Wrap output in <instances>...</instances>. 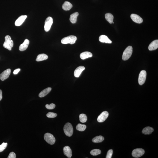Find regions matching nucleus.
I'll list each match as a JSON object with an SVG mask.
<instances>
[{"label":"nucleus","mask_w":158,"mask_h":158,"mask_svg":"<svg viewBox=\"0 0 158 158\" xmlns=\"http://www.w3.org/2000/svg\"><path fill=\"white\" fill-rule=\"evenodd\" d=\"M131 18L134 22L138 24L141 23L143 22V19L140 16L135 14H132L130 16Z\"/></svg>","instance_id":"9b49d317"},{"label":"nucleus","mask_w":158,"mask_h":158,"mask_svg":"<svg viewBox=\"0 0 158 158\" xmlns=\"http://www.w3.org/2000/svg\"><path fill=\"white\" fill-rule=\"evenodd\" d=\"M64 130L66 135L70 137L72 135L73 133V129L71 123H67L64 126Z\"/></svg>","instance_id":"7ed1b4c3"},{"label":"nucleus","mask_w":158,"mask_h":158,"mask_svg":"<svg viewBox=\"0 0 158 158\" xmlns=\"http://www.w3.org/2000/svg\"><path fill=\"white\" fill-rule=\"evenodd\" d=\"M133 53V47L129 46L126 48L123 53L122 59L123 60H128L131 57Z\"/></svg>","instance_id":"f03ea898"},{"label":"nucleus","mask_w":158,"mask_h":158,"mask_svg":"<svg viewBox=\"0 0 158 158\" xmlns=\"http://www.w3.org/2000/svg\"><path fill=\"white\" fill-rule=\"evenodd\" d=\"M105 17L107 21L110 24L112 23L113 18H114V17L112 14L110 13H108L105 14Z\"/></svg>","instance_id":"393cba45"},{"label":"nucleus","mask_w":158,"mask_h":158,"mask_svg":"<svg viewBox=\"0 0 158 158\" xmlns=\"http://www.w3.org/2000/svg\"><path fill=\"white\" fill-rule=\"evenodd\" d=\"M113 154V150H109L107 152V156H106V158H111Z\"/></svg>","instance_id":"2f4dec72"},{"label":"nucleus","mask_w":158,"mask_h":158,"mask_svg":"<svg viewBox=\"0 0 158 158\" xmlns=\"http://www.w3.org/2000/svg\"><path fill=\"white\" fill-rule=\"evenodd\" d=\"M87 126L85 125L78 124L76 126V129L80 131H84L86 130Z\"/></svg>","instance_id":"a878e982"},{"label":"nucleus","mask_w":158,"mask_h":158,"mask_svg":"<svg viewBox=\"0 0 158 158\" xmlns=\"http://www.w3.org/2000/svg\"><path fill=\"white\" fill-rule=\"evenodd\" d=\"M85 69V68L83 66H80L78 67L74 71V76L76 77H78L81 74L82 72Z\"/></svg>","instance_id":"ddd939ff"},{"label":"nucleus","mask_w":158,"mask_h":158,"mask_svg":"<svg viewBox=\"0 0 158 158\" xmlns=\"http://www.w3.org/2000/svg\"><path fill=\"white\" fill-rule=\"evenodd\" d=\"M109 113L107 111L103 112L97 118V121L99 123H102L107 119Z\"/></svg>","instance_id":"9d476101"},{"label":"nucleus","mask_w":158,"mask_h":158,"mask_svg":"<svg viewBox=\"0 0 158 158\" xmlns=\"http://www.w3.org/2000/svg\"><path fill=\"white\" fill-rule=\"evenodd\" d=\"M79 15L78 12H76L71 14L70 16V20L73 24H75L77 22V17Z\"/></svg>","instance_id":"4be33fe9"},{"label":"nucleus","mask_w":158,"mask_h":158,"mask_svg":"<svg viewBox=\"0 0 158 158\" xmlns=\"http://www.w3.org/2000/svg\"><path fill=\"white\" fill-rule=\"evenodd\" d=\"M29 43V40L28 39H26L24 40V43L20 46L19 47L20 51H23L26 50L28 48Z\"/></svg>","instance_id":"4468645a"},{"label":"nucleus","mask_w":158,"mask_h":158,"mask_svg":"<svg viewBox=\"0 0 158 158\" xmlns=\"http://www.w3.org/2000/svg\"><path fill=\"white\" fill-rule=\"evenodd\" d=\"M5 41L3 44V47L9 51H11L13 46V42L9 35L6 36L5 37Z\"/></svg>","instance_id":"f257e3e1"},{"label":"nucleus","mask_w":158,"mask_h":158,"mask_svg":"<svg viewBox=\"0 0 158 158\" xmlns=\"http://www.w3.org/2000/svg\"><path fill=\"white\" fill-rule=\"evenodd\" d=\"M154 131V129L150 126L145 128L142 130V133L145 135H149L151 134Z\"/></svg>","instance_id":"6ab92c4d"},{"label":"nucleus","mask_w":158,"mask_h":158,"mask_svg":"<svg viewBox=\"0 0 158 158\" xmlns=\"http://www.w3.org/2000/svg\"><path fill=\"white\" fill-rule=\"evenodd\" d=\"M104 138L101 136H97L93 138L92 141L94 143H99L103 142L104 140Z\"/></svg>","instance_id":"b1692460"},{"label":"nucleus","mask_w":158,"mask_h":158,"mask_svg":"<svg viewBox=\"0 0 158 158\" xmlns=\"http://www.w3.org/2000/svg\"><path fill=\"white\" fill-rule=\"evenodd\" d=\"M47 117L50 118H53L57 117V114L56 113L50 112L47 114Z\"/></svg>","instance_id":"c85d7f7f"},{"label":"nucleus","mask_w":158,"mask_h":158,"mask_svg":"<svg viewBox=\"0 0 158 158\" xmlns=\"http://www.w3.org/2000/svg\"><path fill=\"white\" fill-rule=\"evenodd\" d=\"M8 143H3L2 144L0 145V153L3 151L6 148Z\"/></svg>","instance_id":"c756f323"},{"label":"nucleus","mask_w":158,"mask_h":158,"mask_svg":"<svg viewBox=\"0 0 158 158\" xmlns=\"http://www.w3.org/2000/svg\"><path fill=\"white\" fill-rule=\"evenodd\" d=\"M99 40L100 42L102 43H108V44H111L112 41L109 39L107 36L104 35H102L100 36Z\"/></svg>","instance_id":"aec40b11"},{"label":"nucleus","mask_w":158,"mask_h":158,"mask_svg":"<svg viewBox=\"0 0 158 158\" xmlns=\"http://www.w3.org/2000/svg\"><path fill=\"white\" fill-rule=\"evenodd\" d=\"M146 71L145 70H142L139 74L138 78V82L140 85H143L145 82L146 77Z\"/></svg>","instance_id":"0eeeda50"},{"label":"nucleus","mask_w":158,"mask_h":158,"mask_svg":"<svg viewBox=\"0 0 158 158\" xmlns=\"http://www.w3.org/2000/svg\"><path fill=\"white\" fill-rule=\"evenodd\" d=\"M145 153V151L141 148H137L135 149L132 153V155L133 157L139 158L143 156Z\"/></svg>","instance_id":"423d86ee"},{"label":"nucleus","mask_w":158,"mask_h":158,"mask_svg":"<svg viewBox=\"0 0 158 158\" xmlns=\"http://www.w3.org/2000/svg\"><path fill=\"white\" fill-rule=\"evenodd\" d=\"M72 7V4L67 1L64 2L62 6L63 9L65 11L70 10Z\"/></svg>","instance_id":"412c9836"},{"label":"nucleus","mask_w":158,"mask_h":158,"mask_svg":"<svg viewBox=\"0 0 158 158\" xmlns=\"http://www.w3.org/2000/svg\"><path fill=\"white\" fill-rule=\"evenodd\" d=\"M80 121L81 123H84L87 122V117L86 115L84 114H80L79 116Z\"/></svg>","instance_id":"cd10ccee"},{"label":"nucleus","mask_w":158,"mask_h":158,"mask_svg":"<svg viewBox=\"0 0 158 158\" xmlns=\"http://www.w3.org/2000/svg\"><path fill=\"white\" fill-rule=\"evenodd\" d=\"M63 151L64 154L67 157L71 158L72 156V152L71 149L68 146H66L63 148Z\"/></svg>","instance_id":"2eb2a0df"},{"label":"nucleus","mask_w":158,"mask_h":158,"mask_svg":"<svg viewBox=\"0 0 158 158\" xmlns=\"http://www.w3.org/2000/svg\"><path fill=\"white\" fill-rule=\"evenodd\" d=\"M101 153V150L98 149H93L90 152V154L93 156H97Z\"/></svg>","instance_id":"bb28decb"},{"label":"nucleus","mask_w":158,"mask_h":158,"mask_svg":"<svg viewBox=\"0 0 158 158\" xmlns=\"http://www.w3.org/2000/svg\"><path fill=\"white\" fill-rule=\"evenodd\" d=\"M77 40V38L76 36L73 35L69 36L63 38L61 40V43L63 44H72L75 43Z\"/></svg>","instance_id":"20e7f679"},{"label":"nucleus","mask_w":158,"mask_h":158,"mask_svg":"<svg viewBox=\"0 0 158 158\" xmlns=\"http://www.w3.org/2000/svg\"><path fill=\"white\" fill-rule=\"evenodd\" d=\"M52 88L51 87H48L42 90L39 95V97H44L48 94L51 91Z\"/></svg>","instance_id":"a211bd4d"},{"label":"nucleus","mask_w":158,"mask_h":158,"mask_svg":"<svg viewBox=\"0 0 158 158\" xmlns=\"http://www.w3.org/2000/svg\"><path fill=\"white\" fill-rule=\"evenodd\" d=\"M53 22V19L51 17H48L46 18L45 21V25L44 26V30L45 31L48 32L49 31Z\"/></svg>","instance_id":"6e6552de"},{"label":"nucleus","mask_w":158,"mask_h":158,"mask_svg":"<svg viewBox=\"0 0 158 158\" xmlns=\"http://www.w3.org/2000/svg\"><path fill=\"white\" fill-rule=\"evenodd\" d=\"M92 54L89 52L86 51L83 52L80 54V58L82 60H84L92 57Z\"/></svg>","instance_id":"f3484780"},{"label":"nucleus","mask_w":158,"mask_h":158,"mask_svg":"<svg viewBox=\"0 0 158 158\" xmlns=\"http://www.w3.org/2000/svg\"><path fill=\"white\" fill-rule=\"evenodd\" d=\"M16 158V154L14 152H11L10 153L8 157V158Z\"/></svg>","instance_id":"473e14b6"},{"label":"nucleus","mask_w":158,"mask_h":158,"mask_svg":"<svg viewBox=\"0 0 158 158\" xmlns=\"http://www.w3.org/2000/svg\"><path fill=\"white\" fill-rule=\"evenodd\" d=\"M158 47V40H155L153 41L150 44L148 47L149 50L150 51H153L156 50Z\"/></svg>","instance_id":"dca6fc26"},{"label":"nucleus","mask_w":158,"mask_h":158,"mask_svg":"<svg viewBox=\"0 0 158 158\" xmlns=\"http://www.w3.org/2000/svg\"><path fill=\"white\" fill-rule=\"evenodd\" d=\"M20 69H17L14 70L13 72V74H17L19 72V71H20Z\"/></svg>","instance_id":"72a5a7b5"},{"label":"nucleus","mask_w":158,"mask_h":158,"mask_svg":"<svg viewBox=\"0 0 158 158\" xmlns=\"http://www.w3.org/2000/svg\"><path fill=\"white\" fill-rule=\"evenodd\" d=\"M44 139L47 143L53 145L55 143L56 140L54 136L51 133H47L44 136Z\"/></svg>","instance_id":"39448f33"},{"label":"nucleus","mask_w":158,"mask_h":158,"mask_svg":"<svg viewBox=\"0 0 158 158\" xmlns=\"http://www.w3.org/2000/svg\"><path fill=\"white\" fill-rule=\"evenodd\" d=\"M55 104L52 103L50 105H46L45 107L47 109H49V110H53V109L55 108Z\"/></svg>","instance_id":"7c9ffc66"},{"label":"nucleus","mask_w":158,"mask_h":158,"mask_svg":"<svg viewBox=\"0 0 158 158\" xmlns=\"http://www.w3.org/2000/svg\"><path fill=\"white\" fill-rule=\"evenodd\" d=\"M27 15H21L15 21V25L16 26H18L22 25V24L25 21L27 18Z\"/></svg>","instance_id":"f8f14e48"},{"label":"nucleus","mask_w":158,"mask_h":158,"mask_svg":"<svg viewBox=\"0 0 158 158\" xmlns=\"http://www.w3.org/2000/svg\"><path fill=\"white\" fill-rule=\"evenodd\" d=\"M11 73V70L10 69H7L0 75V79L1 81H5L9 77Z\"/></svg>","instance_id":"1a4fd4ad"},{"label":"nucleus","mask_w":158,"mask_h":158,"mask_svg":"<svg viewBox=\"0 0 158 158\" xmlns=\"http://www.w3.org/2000/svg\"><path fill=\"white\" fill-rule=\"evenodd\" d=\"M2 98V90H0V101H1Z\"/></svg>","instance_id":"f704fd0d"},{"label":"nucleus","mask_w":158,"mask_h":158,"mask_svg":"<svg viewBox=\"0 0 158 158\" xmlns=\"http://www.w3.org/2000/svg\"><path fill=\"white\" fill-rule=\"evenodd\" d=\"M48 58V56L46 54H39L38 56L36 59L37 61L39 62L46 60Z\"/></svg>","instance_id":"5701e85b"},{"label":"nucleus","mask_w":158,"mask_h":158,"mask_svg":"<svg viewBox=\"0 0 158 158\" xmlns=\"http://www.w3.org/2000/svg\"><path fill=\"white\" fill-rule=\"evenodd\" d=\"M112 23H113V24H114V22H112Z\"/></svg>","instance_id":"c9c22d12"}]
</instances>
